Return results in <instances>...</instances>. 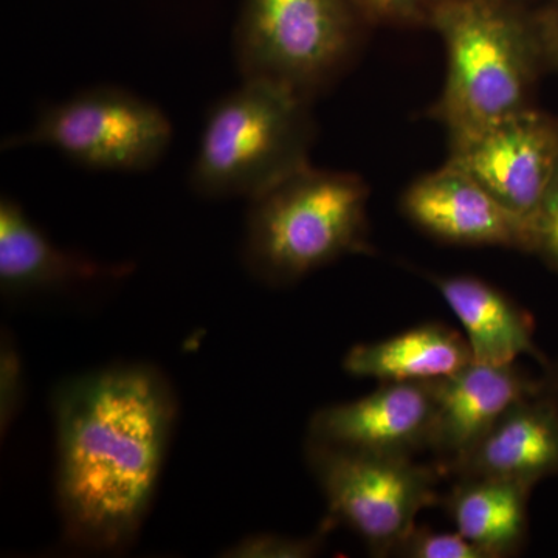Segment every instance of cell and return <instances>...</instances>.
Returning a JSON list of instances; mask_svg holds the SVG:
<instances>
[{
  "label": "cell",
  "instance_id": "cell-11",
  "mask_svg": "<svg viewBox=\"0 0 558 558\" xmlns=\"http://www.w3.org/2000/svg\"><path fill=\"white\" fill-rule=\"evenodd\" d=\"M429 384L435 417L428 450L438 459L439 469L451 473L513 405L545 387V380L529 379L515 365L476 362Z\"/></svg>",
  "mask_w": 558,
  "mask_h": 558
},
{
  "label": "cell",
  "instance_id": "cell-19",
  "mask_svg": "<svg viewBox=\"0 0 558 558\" xmlns=\"http://www.w3.org/2000/svg\"><path fill=\"white\" fill-rule=\"evenodd\" d=\"M322 537L299 538L286 535H253L230 546L223 556L231 558H307L317 556Z\"/></svg>",
  "mask_w": 558,
  "mask_h": 558
},
{
  "label": "cell",
  "instance_id": "cell-17",
  "mask_svg": "<svg viewBox=\"0 0 558 558\" xmlns=\"http://www.w3.org/2000/svg\"><path fill=\"white\" fill-rule=\"evenodd\" d=\"M366 25H432L447 0H349Z\"/></svg>",
  "mask_w": 558,
  "mask_h": 558
},
{
  "label": "cell",
  "instance_id": "cell-23",
  "mask_svg": "<svg viewBox=\"0 0 558 558\" xmlns=\"http://www.w3.org/2000/svg\"><path fill=\"white\" fill-rule=\"evenodd\" d=\"M545 388L546 391L553 396L554 400H556L558 405V366L553 369L548 379H545Z\"/></svg>",
  "mask_w": 558,
  "mask_h": 558
},
{
  "label": "cell",
  "instance_id": "cell-9",
  "mask_svg": "<svg viewBox=\"0 0 558 558\" xmlns=\"http://www.w3.org/2000/svg\"><path fill=\"white\" fill-rule=\"evenodd\" d=\"M403 213L418 229L440 241L535 252L531 220L506 207L494 194L447 161L422 175L403 194Z\"/></svg>",
  "mask_w": 558,
  "mask_h": 558
},
{
  "label": "cell",
  "instance_id": "cell-10",
  "mask_svg": "<svg viewBox=\"0 0 558 558\" xmlns=\"http://www.w3.org/2000/svg\"><path fill=\"white\" fill-rule=\"evenodd\" d=\"M433 417L429 381H388L365 398L319 410L307 440L359 453L413 458L428 450Z\"/></svg>",
  "mask_w": 558,
  "mask_h": 558
},
{
  "label": "cell",
  "instance_id": "cell-12",
  "mask_svg": "<svg viewBox=\"0 0 558 558\" xmlns=\"http://www.w3.org/2000/svg\"><path fill=\"white\" fill-rule=\"evenodd\" d=\"M453 475L531 486L558 475V405L546 388L499 418Z\"/></svg>",
  "mask_w": 558,
  "mask_h": 558
},
{
  "label": "cell",
  "instance_id": "cell-5",
  "mask_svg": "<svg viewBox=\"0 0 558 558\" xmlns=\"http://www.w3.org/2000/svg\"><path fill=\"white\" fill-rule=\"evenodd\" d=\"M363 25L349 0H242L233 35L241 80L314 101L354 58Z\"/></svg>",
  "mask_w": 558,
  "mask_h": 558
},
{
  "label": "cell",
  "instance_id": "cell-18",
  "mask_svg": "<svg viewBox=\"0 0 558 558\" xmlns=\"http://www.w3.org/2000/svg\"><path fill=\"white\" fill-rule=\"evenodd\" d=\"M396 557L405 558H487L459 532H432L428 529L414 527L409 537L396 549Z\"/></svg>",
  "mask_w": 558,
  "mask_h": 558
},
{
  "label": "cell",
  "instance_id": "cell-8",
  "mask_svg": "<svg viewBox=\"0 0 558 558\" xmlns=\"http://www.w3.org/2000/svg\"><path fill=\"white\" fill-rule=\"evenodd\" d=\"M558 160V119L534 108L450 137L454 165L534 222Z\"/></svg>",
  "mask_w": 558,
  "mask_h": 558
},
{
  "label": "cell",
  "instance_id": "cell-21",
  "mask_svg": "<svg viewBox=\"0 0 558 558\" xmlns=\"http://www.w3.org/2000/svg\"><path fill=\"white\" fill-rule=\"evenodd\" d=\"M0 421L2 429L9 428L22 395V368L20 355L10 340H2L0 355Z\"/></svg>",
  "mask_w": 558,
  "mask_h": 558
},
{
  "label": "cell",
  "instance_id": "cell-22",
  "mask_svg": "<svg viewBox=\"0 0 558 558\" xmlns=\"http://www.w3.org/2000/svg\"><path fill=\"white\" fill-rule=\"evenodd\" d=\"M546 43H548L550 60L558 65V0H546L538 9Z\"/></svg>",
  "mask_w": 558,
  "mask_h": 558
},
{
  "label": "cell",
  "instance_id": "cell-1",
  "mask_svg": "<svg viewBox=\"0 0 558 558\" xmlns=\"http://www.w3.org/2000/svg\"><path fill=\"white\" fill-rule=\"evenodd\" d=\"M54 416L70 542L97 553L126 548L163 468L175 417L170 385L148 366L97 371L58 389Z\"/></svg>",
  "mask_w": 558,
  "mask_h": 558
},
{
  "label": "cell",
  "instance_id": "cell-16",
  "mask_svg": "<svg viewBox=\"0 0 558 558\" xmlns=\"http://www.w3.org/2000/svg\"><path fill=\"white\" fill-rule=\"evenodd\" d=\"M531 484L498 478H459L447 509L459 534L487 558L513 556L527 537Z\"/></svg>",
  "mask_w": 558,
  "mask_h": 558
},
{
  "label": "cell",
  "instance_id": "cell-3",
  "mask_svg": "<svg viewBox=\"0 0 558 558\" xmlns=\"http://www.w3.org/2000/svg\"><path fill=\"white\" fill-rule=\"evenodd\" d=\"M368 185L306 167L248 201L242 260L264 284L288 286L368 250Z\"/></svg>",
  "mask_w": 558,
  "mask_h": 558
},
{
  "label": "cell",
  "instance_id": "cell-6",
  "mask_svg": "<svg viewBox=\"0 0 558 558\" xmlns=\"http://www.w3.org/2000/svg\"><path fill=\"white\" fill-rule=\"evenodd\" d=\"M171 140V121L159 106L121 87L97 86L47 106L3 149L47 146L87 170L142 172L163 159Z\"/></svg>",
  "mask_w": 558,
  "mask_h": 558
},
{
  "label": "cell",
  "instance_id": "cell-24",
  "mask_svg": "<svg viewBox=\"0 0 558 558\" xmlns=\"http://www.w3.org/2000/svg\"><path fill=\"white\" fill-rule=\"evenodd\" d=\"M508 2L517 3V5L527 7V9H539L546 0H508Z\"/></svg>",
  "mask_w": 558,
  "mask_h": 558
},
{
  "label": "cell",
  "instance_id": "cell-13",
  "mask_svg": "<svg viewBox=\"0 0 558 558\" xmlns=\"http://www.w3.org/2000/svg\"><path fill=\"white\" fill-rule=\"evenodd\" d=\"M130 266H108L60 248L43 233L20 202L0 201V289L7 295L51 292L98 279L120 278Z\"/></svg>",
  "mask_w": 558,
  "mask_h": 558
},
{
  "label": "cell",
  "instance_id": "cell-20",
  "mask_svg": "<svg viewBox=\"0 0 558 558\" xmlns=\"http://www.w3.org/2000/svg\"><path fill=\"white\" fill-rule=\"evenodd\" d=\"M535 252L558 270V160L545 199L535 218Z\"/></svg>",
  "mask_w": 558,
  "mask_h": 558
},
{
  "label": "cell",
  "instance_id": "cell-2",
  "mask_svg": "<svg viewBox=\"0 0 558 558\" xmlns=\"http://www.w3.org/2000/svg\"><path fill=\"white\" fill-rule=\"evenodd\" d=\"M429 28L447 50L433 109L450 137L532 108L535 83L553 65L538 9L508 0H447Z\"/></svg>",
  "mask_w": 558,
  "mask_h": 558
},
{
  "label": "cell",
  "instance_id": "cell-15",
  "mask_svg": "<svg viewBox=\"0 0 558 558\" xmlns=\"http://www.w3.org/2000/svg\"><path fill=\"white\" fill-rule=\"evenodd\" d=\"M468 340L436 323L416 326L376 343L357 344L343 368L352 377L388 381H433L472 363Z\"/></svg>",
  "mask_w": 558,
  "mask_h": 558
},
{
  "label": "cell",
  "instance_id": "cell-4",
  "mask_svg": "<svg viewBox=\"0 0 558 558\" xmlns=\"http://www.w3.org/2000/svg\"><path fill=\"white\" fill-rule=\"evenodd\" d=\"M311 105L277 84L242 80L209 110L191 165V190L207 199L248 202L310 167Z\"/></svg>",
  "mask_w": 558,
  "mask_h": 558
},
{
  "label": "cell",
  "instance_id": "cell-7",
  "mask_svg": "<svg viewBox=\"0 0 558 558\" xmlns=\"http://www.w3.org/2000/svg\"><path fill=\"white\" fill-rule=\"evenodd\" d=\"M307 464L330 517L347 524L377 557L395 556L416 527L418 512L435 505L442 470L413 458L381 457L306 444Z\"/></svg>",
  "mask_w": 558,
  "mask_h": 558
},
{
  "label": "cell",
  "instance_id": "cell-14",
  "mask_svg": "<svg viewBox=\"0 0 558 558\" xmlns=\"http://www.w3.org/2000/svg\"><path fill=\"white\" fill-rule=\"evenodd\" d=\"M432 281L461 322L473 362L505 366L515 365L521 355L543 359L531 318L505 293L468 275L433 277Z\"/></svg>",
  "mask_w": 558,
  "mask_h": 558
}]
</instances>
